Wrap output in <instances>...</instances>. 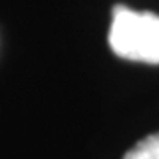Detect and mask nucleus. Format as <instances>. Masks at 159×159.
I'll return each mask as SVG.
<instances>
[{
    "label": "nucleus",
    "mask_w": 159,
    "mask_h": 159,
    "mask_svg": "<svg viewBox=\"0 0 159 159\" xmlns=\"http://www.w3.org/2000/svg\"><path fill=\"white\" fill-rule=\"evenodd\" d=\"M110 46L122 58L159 64V16L115 7Z\"/></svg>",
    "instance_id": "1"
},
{
    "label": "nucleus",
    "mask_w": 159,
    "mask_h": 159,
    "mask_svg": "<svg viewBox=\"0 0 159 159\" xmlns=\"http://www.w3.org/2000/svg\"><path fill=\"white\" fill-rule=\"evenodd\" d=\"M124 159H159V133L140 140L125 152Z\"/></svg>",
    "instance_id": "2"
}]
</instances>
